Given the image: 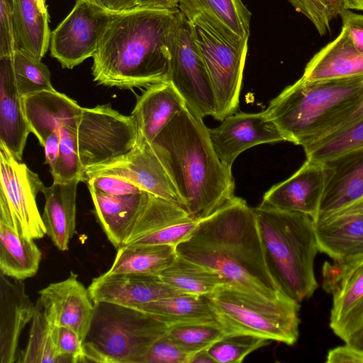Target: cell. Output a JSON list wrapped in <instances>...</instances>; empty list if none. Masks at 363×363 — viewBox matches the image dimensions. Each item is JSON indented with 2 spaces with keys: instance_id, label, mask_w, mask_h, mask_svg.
I'll return each mask as SVG.
<instances>
[{
  "instance_id": "obj_13",
  "label": "cell",
  "mask_w": 363,
  "mask_h": 363,
  "mask_svg": "<svg viewBox=\"0 0 363 363\" xmlns=\"http://www.w3.org/2000/svg\"><path fill=\"white\" fill-rule=\"evenodd\" d=\"M101 174L122 177L145 191L185 208L184 202L151 143L143 137L138 135L136 145L127 154L109 162L87 168L82 182Z\"/></svg>"
},
{
  "instance_id": "obj_3",
  "label": "cell",
  "mask_w": 363,
  "mask_h": 363,
  "mask_svg": "<svg viewBox=\"0 0 363 363\" xmlns=\"http://www.w3.org/2000/svg\"><path fill=\"white\" fill-rule=\"evenodd\" d=\"M151 145L194 218L207 217L235 196L231 168L216 153L202 119L186 107Z\"/></svg>"
},
{
  "instance_id": "obj_21",
  "label": "cell",
  "mask_w": 363,
  "mask_h": 363,
  "mask_svg": "<svg viewBox=\"0 0 363 363\" xmlns=\"http://www.w3.org/2000/svg\"><path fill=\"white\" fill-rule=\"evenodd\" d=\"M0 275V363L17 362L18 342L35 310L22 280Z\"/></svg>"
},
{
  "instance_id": "obj_46",
  "label": "cell",
  "mask_w": 363,
  "mask_h": 363,
  "mask_svg": "<svg viewBox=\"0 0 363 363\" xmlns=\"http://www.w3.org/2000/svg\"><path fill=\"white\" fill-rule=\"evenodd\" d=\"M88 186L111 196H125L145 192L133 183L113 175H96L86 179Z\"/></svg>"
},
{
  "instance_id": "obj_25",
  "label": "cell",
  "mask_w": 363,
  "mask_h": 363,
  "mask_svg": "<svg viewBox=\"0 0 363 363\" xmlns=\"http://www.w3.org/2000/svg\"><path fill=\"white\" fill-rule=\"evenodd\" d=\"M23 104L30 131L42 146L52 132L79 119L82 110L74 100L55 89L25 96Z\"/></svg>"
},
{
  "instance_id": "obj_7",
  "label": "cell",
  "mask_w": 363,
  "mask_h": 363,
  "mask_svg": "<svg viewBox=\"0 0 363 363\" xmlns=\"http://www.w3.org/2000/svg\"><path fill=\"white\" fill-rule=\"evenodd\" d=\"M89 341L113 363H142L152 345L168 325L147 312L123 306L95 304Z\"/></svg>"
},
{
  "instance_id": "obj_9",
  "label": "cell",
  "mask_w": 363,
  "mask_h": 363,
  "mask_svg": "<svg viewBox=\"0 0 363 363\" xmlns=\"http://www.w3.org/2000/svg\"><path fill=\"white\" fill-rule=\"evenodd\" d=\"M169 82L185 101L188 110L203 120L213 117L216 103L211 82L195 42L192 25L183 15L169 45Z\"/></svg>"
},
{
  "instance_id": "obj_42",
  "label": "cell",
  "mask_w": 363,
  "mask_h": 363,
  "mask_svg": "<svg viewBox=\"0 0 363 363\" xmlns=\"http://www.w3.org/2000/svg\"><path fill=\"white\" fill-rule=\"evenodd\" d=\"M191 356L166 333L152 345L142 363H189Z\"/></svg>"
},
{
  "instance_id": "obj_12",
  "label": "cell",
  "mask_w": 363,
  "mask_h": 363,
  "mask_svg": "<svg viewBox=\"0 0 363 363\" xmlns=\"http://www.w3.org/2000/svg\"><path fill=\"white\" fill-rule=\"evenodd\" d=\"M192 27L214 92L216 109L213 118L222 121L238 108L247 50L235 49L201 28Z\"/></svg>"
},
{
  "instance_id": "obj_47",
  "label": "cell",
  "mask_w": 363,
  "mask_h": 363,
  "mask_svg": "<svg viewBox=\"0 0 363 363\" xmlns=\"http://www.w3.org/2000/svg\"><path fill=\"white\" fill-rule=\"evenodd\" d=\"M342 28L355 48L363 53V14L344 8L340 13Z\"/></svg>"
},
{
  "instance_id": "obj_55",
  "label": "cell",
  "mask_w": 363,
  "mask_h": 363,
  "mask_svg": "<svg viewBox=\"0 0 363 363\" xmlns=\"http://www.w3.org/2000/svg\"><path fill=\"white\" fill-rule=\"evenodd\" d=\"M350 344L356 348L363 351V328L355 333L348 340L345 342Z\"/></svg>"
},
{
  "instance_id": "obj_33",
  "label": "cell",
  "mask_w": 363,
  "mask_h": 363,
  "mask_svg": "<svg viewBox=\"0 0 363 363\" xmlns=\"http://www.w3.org/2000/svg\"><path fill=\"white\" fill-rule=\"evenodd\" d=\"M159 277L177 290L199 296H206L226 284L223 278L203 266L177 255L175 260Z\"/></svg>"
},
{
  "instance_id": "obj_8",
  "label": "cell",
  "mask_w": 363,
  "mask_h": 363,
  "mask_svg": "<svg viewBox=\"0 0 363 363\" xmlns=\"http://www.w3.org/2000/svg\"><path fill=\"white\" fill-rule=\"evenodd\" d=\"M137 140L138 130L131 115H123L110 104L82 108L77 125V142L83 172L90 167L127 154Z\"/></svg>"
},
{
  "instance_id": "obj_38",
  "label": "cell",
  "mask_w": 363,
  "mask_h": 363,
  "mask_svg": "<svg viewBox=\"0 0 363 363\" xmlns=\"http://www.w3.org/2000/svg\"><path fill=\"white\" fill-rule=\"evenodd\" d=\"M167 334L183 350L192 354L208 350L228 335L218 321L175 324L168 327Z\"/></svg>"
},
{
  "instance_id": "obj_37",
  "label": "cell",
  "mask_w": 363,
  "mask_h": 363,
  "mask_svg": "<svg viewBox=\"0 0 363 363\" xmlns=\"http://www.w3.org/2000/svg\"><path fill=\"white\" fill-rule=\"evenodd\" d=\"M11 57L16 84L21 96L55 90L50 72L41 59L21 48L16 50Z\"/></svg>"
},
{
  "instance_id": "obj_32",
  "label": "cell",
  "mask_w": 363,
  "mask_h": 363,
  "mask_svg": "<svg viewBox=\"0 0 363 363\" xmlns=\"http://www.w3.org/2000/svg\"><path fill=\"white\" fill-rule=\"evenodd\" d=\"M135 308L153 315L168 327L175 324L218 321L205 296L180 294L144 303Z\"/></svg>"
},
{
  "instance_id": "obj_56",
  "label": "cell",
  "mask_w": 363,
  "mask_h": 363,
  "mask_svg": "<svg viewBox=\"0 0 363 363\" xmlns=\"http://www.w3.org/2000/svg\"><path fill=\"white\" fill-rule=\"evenodd\" d=\"M344 6L350 10L363 11V0H344Z\"/></svg>"
},
{
  "instance_id": "obj_40",
  "label": "cell",
  "mask_w": 363,
  "mask_h": 363,
  "mask_svg": "<svg viewBox=\"0 0 363 363\" xmlns=\"http://www.w3.org/2000/svg\"><path fill=\"white\" fill-rule=\"evenodd\" d=\"M271 341L250 335H228L214 343L208 352L216 363H240L249 354Z\"/></svg>"
},
{
  "instance_id": "obj_49",
  "label": "cell",
  "mask_w": 363,
  "mask_h": 363,
  "mask_svg": "<svg viewBox=\"0 0 363 363\" xmlns=\"http://www.w3.org/2000/svg\"><path fill=\"white\" fill-rule=\"evenodd\" d=\"M328 363H363V351L345 343L330 350L326 357Z\"/></svg>"
},
{
  "instance_id": "obj_6",
  "label": "cell",
  "mask_w": 363,
  "mask_h": 363,
  "mask_svg": "<svg viewBox=\"0 0 363 363\" xmlns=\"http://www.w3.org/2000/svg\"><path fill=\"white\" fill-rule=\"evenodd\" d=\"M228 335L244 334L293 345L299 335V302L281 293L269 298L223 284L205 296Z\"/></svg>"
},
{
  "instance_id": "obj_45",
  "label": "cell",
  "mask_w": 363,
  "mask_h": 363,
  "mask_svg": "<svg viewBox=\"0 0 363 363\" xmlns=\"http://www.w3.org/2000/svg\"><path fill=\"white\" fill-rule=\"evenodd\" d=\"M83 344L73 330L57 326L55 345L61 362H81L83 357Z\"/></svg>"
},
{
  "instance_id": "obj_51",
  "label": "cell",
  "mask_w": 363,
  "mask_h": 363,
  "mask_svg": "<svg viewBox=\"0 0 363 363\" xmlns=\"http://www.w3.org/2000/svg\"><path fill=\"white\" fill-rule=\"evenodd\" d=\"M106 11L117 14L137 8L136 0H89Z\"/></svg>"
},
{
  "instance_id": "obj_28",
  "label": "cell",
  "mask_w": 363,
  "mask_h": 363,
  "mask_svg": "<svg viewBox=\"0 0 363 363\" xmlns=\"http://www.w3.org/2000/svg\"><path fill=\"white\" fill-rule=\"evenodd\" d=\"M359 76H363V53L355 48L342 28L335 39L311 58L301 78L319 81Z\"/></svg>"
},
{
  "instance_id": "obj_44",
  "label": "cell",
  "mask_w": 363,
  "mask_h": 363,
  "mask_svg": "<svg viewBox=\"0 0 363 363\" xmlns=\"http://www.w3.org/2000/svg\"><path fill=\"white\" fill-rule=\"evenodd\" d=\"M18 48L14 28V1L0 0V57L12 56Z\"/></svg>"
},
{
  "instance_id": "obj_26",
  "label": "cell",
  "mask_w": 363,
  "mask_h": 363,
  "mask_svg": "<svg viewBox=\"0 0 363 363\" xmlns=\"http://www.w3.org/2000/svg\"><path fill=\"white\" fill-rule=\"evenodd\" d=\"M81 177L69 181H53L50 186H44L42 193L45 206L42 215L46 234L61 251L69 248L76 228L77 189Z\"/></svg>"
},
{
  "instance_id": "obj_29",
  "label": "cell",
  "mask_w": 363,
  "mask_h": 363,
  "mask_svg": "<svg viewBox=\"0 0 363 363\" xmlns=\"http://www.w3.org/2000/svg\"><path fill=\"white\" fill-rule=\"evenodd\" d=\"M13 1L18 48L42 59L50 46L52 33L46 0Z\"/></svg>"
},
{
  "instance_id": "obj_35",
  "label": "cell",
  "mask_w": 363,
  "mask_h": 363,
  "mask_svg": "<svg viewBox=\"0 0 363 363\" xmlns=\"http://www.w3.org/2000/svg\"><path fill=\"white\" fill-rule=\"evenodd\" d=\"M57 326L46 318L38 301L31 320L28 341L25 349L19 352L18 363L61 362L55 345Z\"/></svg>"
},
{
  "instance_id": "obj_1",
  "label": "cell",
  "mask_w": 363,
  "mask_h": 363,
  "mask_svg": "<svg viewBox=\"0 0 363 363\" xmlns=\"http://www.w3.org/2000/svg\"><path fill=\"white\" fill-rule=\"evenodd\" d=\"M176 251L226 284L272 299L283 293L269 269L254 209L241 198L235 196L199 220Z\"/></svg>"
},
{
  "instance_id": "obj_41",
  "label": "cell",
  "mask_w": 363,
  "mask_h": 363,
  "mask_svg": "<svg viewBox=\"0 0 363 363\" xmlns=\"http://www.w3.org/2000/svg\"><path fill=\"white\" fill-rule=\"evenodd\" d=\"M295 9L305 16L320 35L330 30V23L345 8L344 0H288Z\"/></svg>"
},
{
  "instance_id": "obj_50",
  "label": "cell",
  "mask_w": 363,
  "mask_h": 363,
  "mask_svg": "<svg viewBox=\"0 0 363 363\" xmlns=\"http://www.w3.org/2000/svg\"><path fill=\"white\" fill-rule=\"evenodd\" d=\"M45 150V163L53 169L60 153V133L52 132L45 140L43 146Z\"/></svg>"
},
{
  "instance_id": "obj_10",
  "label": "cell",
  "mask_w": 363,
  "mask_h": 363,
  "mask_svg": "<svg viewBox=\"0 0 363 363\" xmlns=\"http://www.w3.org/2000/svg\"><path fill=\"white\" fill-rule=\"evenodd\" d=\"M114 15L89 0H77L52 31L50 55L67 69L93 57Z\"/></svg>"
},
{
  "instance_id": "obj_27",
  "label": "cell",
  "mask_w": 363,
  "mask_h": 363,
  "mask_svg": "<svg viewBox=\"0 0 363 363\" xmlns=\"http://www.w3.org/2000/svg\"><path fill=\"white\" fill-rule=\"evenodd\" d=\"M99 223L108 240L120 247L148 201L150 193L111 196L88 186Z\"/></svg>"
},
{
  "instance_id": "obj_17",
  "label": "cell",
  "mask_w": 363,
  "mask_h": 363,
  "mask_svg": "<svg viewBox=\"0 0 363 363\" xmlns=\"http://www.w3.org/2000/svg\"><path fill=\"white\" fill-rule=\"evenodd\" d=\"M94 304L106 303L130 308L182 293L157 275L108 274L94 278L88 287Z\"/></svg>"
},
{
  "instance_id": "obj_5",
  "label": "cell",
  "mask_w": 363,
  "mask_h": 363,
  "mask_svg": "<svg viewBox=\"0 0 363 363\" xmlns=\"http://www.w3.org/2000/svg\"><path fill=\"white\" fill-rule=\"evenodd\" d=\"M362 89L363 76L319 81L300 78L272 100L265 112L286 141L303 147L351 107Z\"/></svg>"
},
{
  "instance_id": "obj_2",
  "label": "cell",
  "mask_w": 363,
  "mask_h": 363,
  "mask_svg": "<svg viewBox=\"0 0 363 363\" xmlns=\"http://www.w3.org/2000/svg\"><path fill=\"white\" fill-rule=\"evenodd\" d=\"M182 16L179 8L115 14L92 57L94 81L125 89L169 82V45Z\"/></svg>"
},
{
  "instance_id": "obj_23",
  "label": "cell",
  "mask_w": 363,
  "mask_h": 363,
  "mask_svg": "<svg viewBox=\"0 0 363 363\" xmlns=\"http://www.w3.org/2000/svg\"><path fill=\"white\" fill-rule=\"evenodd\" d=\"M332 295L330 327L347 342L363 328V256L351 262Z\"/></svg>"
},
{
  "instance_id": "obj_19",
  "label": "cell",
  "mask_w": 363,
  "mask_h": 363,
  "mask_svg": "<svg viewBox=\"0 0 363 363\" xmlns=\"http://www.w3.org/2000/svg\"><path fill=\"white\" fill-rule=\"evenodd\" d=\"M325 184L323 163L306 159L289 178L272 186L260 205L289 212L317 216Z\"/></svg>"
},
{
  "instance_id": "obj_39",
  "label": "cell",
  "mask_w": 363,
  "mask_h": 363,
  "mask_svg": "<svg viewBox=\"0 0 363 363\" xmlns=\"http://www.w3.org/2000/svg\"><path fill=\"white\" fill-rule=\"evenodd\" d=\"M79 119L65 123L60 128L59 157L55 167L50 170L53 181L65 182L81 177L82 182L84 172L79 160L77 142Z\"/></svg>"
},
{
  "instance_id": "obj_53",
  "label": "cell",
  "mask_w": 363,
  "mask_h": 363,
  "mask_svg": "<svg viewBox=\"0 0 363 363\" xmlns=\"http://www.w3.org/2000/svg\"><path fill=\"white\" fill-rule=\"evenodd\" d=\"M179 0H136L138 8L172 10L177 9Z\"/></svg>"
},
{
  "instance_id": "obj_18",
  "label": "cell",
  "mask_w": 363,
  "mask_h": 363,
  "mask_svg": "<svg viewBox=\"0 0 363 363\" xmlns=\"http://www.w3.org/2000/svg\"><path fill=\"white\" fill-rule=\"evenodd\" d=\"M318 250L333 260L363 256V199L313 221Z\"/></svg>"
},
{
  "instance_id": "obj_14",
  "label": "cell",
  "mask_w": 363,
  "mask_h": 363,
  "mask_svg": "<svg viewBox=\"0 0 363 363\" xmlns=\"http://www.w3.org/2000/svg\"><path fill=\"white\" fill-rule=\"evenodd\" d=\"M178 8L192 25L235 49L247 50L251 13L241 0H179Z\"/></svg>"
},
{
  "instance_id": "obj_48",
  "label": "cell",
  "mask_w": 363,
  "mask_h": 363,
  "mask_svg": "<svg viewBox=\"0 0 363 363\" xmlns=\"http://www.w3.org/2000/svg\"><path fill=\"white\" fill-rule=\"evenodd\" d=\"M362 118L363 89L357 101L351 107H350L341 115H340L319 136H318L314 140L309 143H311L325 136H327L329 134H331L337 130L344 128Z\"/></svg>"
},
{
  "instance_id": "obj_24",
  "label": "cell",
  "mask_w": 363,
  "mask_h": 363,
  "mask_svg": "<svg viewBox=\"0 0 363 363\" xmlns=\"http://www.w3.org/2000/svg\"><path fill=\"white\" fill-rule=\"evenodd\" d=\"M186 107L182 96L170 82L149 86L138 99L131 113L138 135L151 143L169 122Z\"/></svg>"
},
{
  "instance_id": "obj_31",
  "label": "cell",
  "mask_w": 363,
  "mask_h": 363,
  "mask_svg": "<svg viewBox=\"0 0 363 363\" xmlns=\"http://www.w3.org/2000/svg\"><path fill=\"white\" fill-rule=\"evenodd\" d=\"M176 246L167 245H123L106 272L108 274L157 275L177 258Z\"/></svg>"
},
{
  "instance_id": "obj_22",
  "label": "cell",
  "mask_w": 363,
  "mask_h": 363,
  "mask_svg": "<svg viewBox=\"0 0 363 363\" xmlns=\"http://www.w3.org/2000/svg\"><path fill=\"white\" fill-rule=\"evenodd\" d=\"M30 133L23 97L16 84L12 57H0V143L21 161Z\"/></svg>"
},
{
  "instance_id": "obj_4",
  "label": "cell",
  "mask_w": 363,
  "mask_h": 363,
  "mask_svg": "<svg viewBox=\"0 0 363 363\" xmlns=\"http://www.w3.org/2000/svg\"><path fill=\"white\" fill-rule=\"evenodd\" d=\"M269 269L281 291L298 302L318 287L314 260L318 248L308 215L262 205L253 208Z\"/></svg>"
},
{
  "instance_id": "obj_15",
  "label": "cell",
  "mask_w": 363,
  "mask_h": 363,
  "mask_svg": "<svg viewBox=\"0 0 363 363\" xmlns=\"http://www.w3.org/2000/svg\"><path fill=\"white\" fill-rule=\"evenodd\" d=\"M208 134L218 157L230 168L238 155L252 147L286 141L265 111L235 113L225 118L218 127L208 128Z\"/></svg>"
},
{
  "instance_id": "obj_54",
  "label": "cell",
  "mask_w": 363,
  "mask_h": 363,
  "mask_svg": "<svg viewBox=\"0 0 363 363\" xmlns=\"http://www.w3.org/2000/svg\"><path fill=\"white\" fill-rule=\"evenodd\" d=\"M189 363H216L208 352L203 350L192 354Z\"/></svg>"
},
{
  "instance_id": "obj_30",
  "label": "cell",
  "mask_w": 363,
  "mask_h": 363,
  "mask_svg": "<svg viewBox=\"0 0 363 363\" xmlns=\"http://www.w3.org/2000/svg\"><path fill=\"white\" fill-rule=\"evenodd\" d=\"M41 252L34 240L18 235L9 224L0 221V270L5 276L24 280L36 274Z\"/></svg>"
},
{
  "instance_id": "obj_11",
  "label": "cell",
  "mask_w": 363,
  "mask_h": 363,
  "mask_svg": "<svg viewBox=\"0 0 363 363\" xmlns=\"http://www.w3.org/2000/svg\"><path fill=\"white\" fill-rule=\"evenodd\" d=\"M0 143V193L7 202L13 230L29 239L46 234L36 197L45 185L39 176L20 162Z\"/></svg>"
},
{
  "instance_id": "obj_43",
  "label": "cell",
  "mask_w": 363,
  "mask_h": 363,
  "mask_svg": "<svg viewBox=\"0 0 363 363\" xmlns=\"http://www.w3.org/2000/svg\"><path fill=\"white\" fill-rule=\"evenodd\" d=\"M199 220L191 218L172 224L150 234L133 245H167L177 246L186 240L196 227Z\"/></svg>"
},
{
  "instance_id": "obj_36",
  "label": "cell",
  "mask_w": 363,
  "mask_h": 363,
  "mask_svg": "<svg viewBox=\"0 0 363 363\" xmlns=\"http://www.w3.org/2000/svg\"><path fill=\"white\" fill-rule=\"evenodd\" d=\"M363 147V118L303 146L306 158L318 162Z\"/></svg>"
},
{
  "instance_id": "obj_20",
  "label": "cell",
  "mask_w": 363,
  "mask_h": 363,
  "mask_svg": "<svg viewBox=\"0 0 363 363\" xmlns=\"http://www.w3.org/2000/svg\"><path fill=\"white\" fill-rule=\"evenodd\" d=\"M325 184L314 220L363 199V147L323 162Z\"/></svg>"
},
{
  "instance_id": "obj_34",
  "label": "cell",
  "mask_w": 363,
  "mask_h": 363,
  "mask_svg": "<svg viewBox=\"0 0 363 363\" xmlns=\"http://www.w3.org/2000/svg\"><path fill=\"white\" fill-rule=\"evenodd\" d=\"M191 218H194L183 207L150 194L122 245L135 244L150 234Z\"/></svg>"
},
{
  "instance_id": "obj_52",
  "label": "cell",
  "mask_w": 363,
  "mask_h": 363,
  "mask_svg": "<svg viewBox=\"0 0 363 363\" xmlns=\"http://www.w3.org/2000/svg\"><path fill=\"white\" fill-rule=\"evenodd\" d=\"M81 362L113 363L107 355L89 341H85L83 344V357Z\"/></svg>"
},
{
  "instance_id": "obj_16",
  "label": "cell",
  "mask_w": 363,
  "mask_h": 363,
  "mask_svg": "<svg viewBox=\"0 0 363 363\" xmlns=\"http://www.w3.org/2000/svg\"><path fill=\"white\" fill-rule=\"evenodd\" d=\"M38 301L47 320L73 330L84 343L89 332L95 306L88 288L73 272L67 279L49 284L39 291Z\"/></svg>"
}]
</instances>
